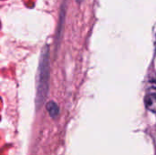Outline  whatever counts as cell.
Instances as JSON below:
<instances>
[{
    "mask_svg": "<svg viewBox=\"0 0 156 155\" xmlns=\"http://www.w3.org/2000/svg\"><path fill=\"white\" fill-rule=\"evenodd\" d=\"M77 1H78V2H80V1H81V0H77Z\"/></svg>",
    "mask_w": 156,
    "mask_h": 155,
    "instance_id": "obj_4",
    "label": "cell"
},
{
    "mask_svg": "<svg viewBox=\"0 0 156 155\" xmlns=\"http://www.w3.org/2000/svg\"><path fill=\"white\" fill-rule=\"evenodd\" d=\"M50 68H49V47L46 45L41 51L39 67L37 70V104L40 106L47 98L50 78Z\"/></svg>",
    "mask_w": 156,
    "mask_h": 155,
    "instance_id": "obj_1",
    "label": "cell"
},
{
    "mask_svg": "<svg viewBox=\"0 0 156 155\" xmlns=\"http://www.w3.org/2000/svg\"><path fill=\"white\" fill-rule=\"evenodd\" d=\"M47 110H48V112L49 113V115H50L51 118L56 119L58 116L59 108H58V106L54 101H49L47 104Z\"/></svg>",
    "mask_w": 156,
    "mask_h": 155,
    "instance_id": "obj_3",
    "label": "cell"
},
{
    "mask_svg": "<svg viewBox=\"0 0 156 155\" xmlns=\"http://www.w3.org/2000/svg\"><path fill=\"white\" fill-rule=\"evenodd\" d=\"M144 105L146 109L156 113V81L150 80L144 96Z\"/></svg>",
    "mask_w": 156,
    "mask_h": 155,
    "instance_id": "obj_2",
    "label": "cell"
}]
</instances>
